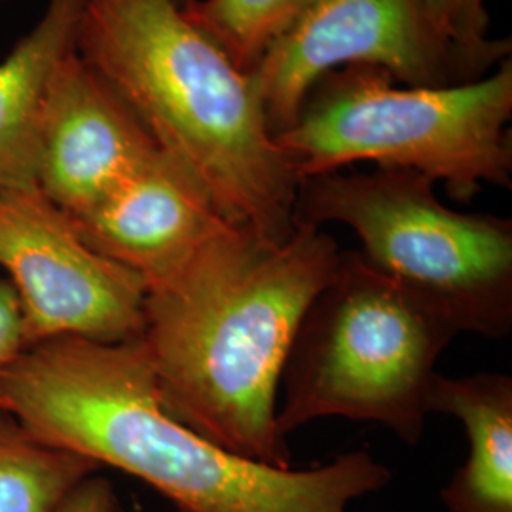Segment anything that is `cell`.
I'll return each mask as SVG.
<instances>
[{
    "instance_id": "obj_6",
    "label": "cell",
    "mask_w": 512,
    "mask_h": 512,
    "mask_svg": "<svg viewBox=\"0 0 512 512\" xmlns=\"http://www.w3.org/2000/svg\"><path fill=\"white\" fill-rule=\"evenodd\" d=\"M338 222L376 272L459 332L503 340L512 330V222L446 207L418 171L376 167L298 184L294 226Z\"/></svg>"
},
{
    "instance_id": "obj_1",
    "label": "cell",
    "mask_w": 512,
    "mask_h": 512,
    "mask_svg": "<svg viewBox=\"0 0 512 512\" xmlns=\"http://www.w3.org/2000/svg\"><path fill=\"white\" fill-rule=\"evenodd\" d=\"M4 412L35 439L143 480L177 512H348L391 471L366 450L313 469L239 458L165 410L141 338H54L19 351Z\"/></svg>"
},
{
    "instance_id": "obj_10",
    "label": "cell",
    "mask_w": 512,
    "mask_h": 512,
    "mask_svg": "<svg viewBox=\"0 0 512 512\" xmlns=\"http://www.w3.org/2000/svg\"><path fill=\"white\" fill-rule=\"evenodd\" d=\"M73 222L92 249L139 275L148 291L228 226L194 169L164 148Z\"/></svg>"
},
{
    "instance_id": "obj_14",
    "label": "cell",
    "mask_w": 512,
    "mask_h": 512,
    "mask_svg": "<svg viewBox=\"0 0 512 512\" xmlns=\"http://www.w3.org/2000/svg\"><path fill=\"white\" fill-rule=\"evenodd\" d=\"M315 0H192L183 14L243 74Z\"/></svg>"
},
{
    "instance_id": "obj_13",
    "label": "cell",
    "mask_w": 512,
    "mask_h": 512,
    "mask_svg": "<svg viewBox=\"0 0 512 512\" xmlns=\"http://www.w3.org/2000/svg\"><path fill=\"white\" fill-rule=\"evenodd\" d=\"M99 469L92 459L40 442L0 410V512H59Z\"/></svg>"
},
{
    "instance_id": "obj_15",
    "label": "cell",
    "mask_w": 512,
    "mask_h": 512,
    "mask_svg": "<svg viewBox=\"0 0 512 512\" xmlns=\"http://www.w3.org/2000/svg\"><path fill=\"white\" fill-rule=\"evenodd\" d=\"M429 16L440 33L448 38L471 74H486L511 59V38L490 37V0H423Z\"/></svg>"
},
{
    "instance_id": "obj_3",
    "label": "cell",
    "mask_w": 512,
    "mask_h": 512,
    "mask_svg": "<svg viewBox=\"0 0 512 512\" xmlns=\"http://www.w3.org/2000/svg\"><path fill=\"white\" fill-rule=\"evenodd\" d=\"M74 50L194 169L222 219L277 241L293 234L300 181L249 76L173 0H84Z\"/></svg>"
},
{
    "instance_id": "obj_12",
    "label": "cell",
    "mask_w": 512,
    "mask_h": 512,
    "mask_svg": "<svg viewBox=\"0 0 512 512\" xmlns=\"http://www.w3.org/2000/svg\"><path fill=\"white\" fill-rule=\"evenodd\" d=\"M84 0H48L37 25L0 59V188H37L40 120L57 67L71 54Z\"/></svg>"
},
{
    "instance_id": "obj_11",
    "label": "cell",
    "mask_w": 512,
    "mask_h": 512,
    "mask_svg": "<svg viewBox=\"0 0 512 512\" xmlns=\"http://www.w3.org/2000/svg\"><path fill=\"white\" fill-rule=\"evenodd\" d=\"M429 412L454 416L465 427L469 456L442 490L448 512H512V378L478 372L437 374Z\"/></svg>"
},
{
    "instance_id": "obj_9",
    "label": "cell",
    "mask_w": 512,
    "mask_h": 512,
    "mask_svg": "<svg viewBox=\"0 0 512 512\" xmlns=\"http://www.w3.org/2000/svg\"><path fill=\"white\" fill-rule=\"evenodd\" d=\"M158 143L109 82L73 50L57 67L40 120L37 188L80 217L126 181Z\"/></svg>"
},
{
    "instance_id": "obj_2",
    "label": "cell",
    "mask_w": 512,
    "mask_h": 512,
    "mask_svg": "<svg viewBox=\"0 0 512 512\" xmlns=\"http://www.w3.org/2000/svg\"><path fill=\"white\" fill-rule=\"evenodd\" d=\"M342 249L323 228L287 239L224 226L147 291L139 336L165 410L239 458L293 469L277 395L296 332Z\"/></svg>"
},
{
    "instance_id": "obj_17",
    "label": "cell",
    "mask_w": 512,
    "mask_h": 512,
    "mask_svg": "<svg viewBox=\"0 0 512 512\" xmlns=\"http://www.w3.org/2000/svg\"><path fill=\"white\" fill-rule=\"evenodd\" d=\"M59 512H122L114 488L105 476L97 473L84 478L65 499Z\"/></svg>"
},
{
    "instance_id": "obj_7",
    "label": "cell",
    "mask_w": 512,
    "mask_h": 512,
    "mask_svg": "<svg viewBox=\"0 0 512 512\" xmlns=\"http://www.w3.org/2000/svg\"><path fill=\"white\" fill-rule=\"evenodd\" d=\"M349 65H372L408 88L476 78L423 0H315L247 74L272 137L293 124L311 86Z\"/></svg>"
},
{
    "instance_id": "obj_18",
    "label": "cell",
    "mask_w": 512,
    "mask_h": 512,
    "mask_svg": "<svg viewBox=\"0 0 512 512\" xmlns=\"http://www.w3.org/2000/svg\"><path fill=\"white\" fill-rule=\"evenodd\" d=\"M173 2H175V4H177L181 10H183V8H186V6H188L192 0H173Z\"/></svg>"
},
{
    "instance_id": "obj_4",
    "label": "cell",
    "mask_w": 512,
    "mask_h": 512,
    "mask_svg": "<svg viewBox=\"0 0 512 512\" xmlns=\"http://www.w3.org/2000/svg\"><path fill=\"white\" fill-rule=\"evenodd\" d=\"M512 61L448 88H397L384 69L321 76L298 116L274 135L298 181L348 165L418 171L461 203L486 184L512 186Z\"/></svg>"
},
{
    "instance_id": "obj_8",
    "label": "cell",
    "mask_w": 512,
    "mask_h": 512,
    "mask_svg": "<svg viewBox=\"0 0 512 512\" xmlns=\"http://www.w3.org/2000/svg\"><path fill=\"white\" fill-rule=\"evenodd\" d=\"M0 268L18 294L25 348L143 334L147 283L92 249L38 188H0Z\"/></svg>"
},
{
    "instance_id": "obj_16",
    "label": "cell",
    "mask_w": 512,
    "mask_h": 512,
    "mask_svg": "<svg viewBox=\"0 0 512 512\" xmlns=\"http://www.w3.org/2000/svg\"><path fill=\"white\" fill-rule=\"evenodd\" d=\"M23 346V330H21V311H19L18 294L12 283L0 277V380L6 368L19 355ZM0 410L4 404L0 399Z\"/></svg>"
},
{
    "instance_id": "obj_5",
    "label": "cell",
    "mask_w": 512,
    "mask_h": 512,
    "mask_svg": "<svg viewBox=\"0 0 512 512\" xmlns=\"http://www.w3.org/2000/svg\"><path fill=\"white\" fill-rule=\"evenodd\" d=\"M458 330L395 281L342 251L296 332L275 425L283 439L323 418L372 421L420 442L437 363Z\"/></svg>"
}]
</instances>
